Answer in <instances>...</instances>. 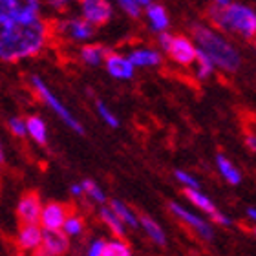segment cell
I'll use <instances>...</instances> for the list:
<instances>
[{
  "label": "cell",
  "instance_id": "1",
  "mask_svg": "<svg viewBox=\"0 0 256 256\" xmlns=\"http://www.w3.org/2000/svg\"><path fill=\"white\" fill-rule=\"evenodd\" d=\"M50 28L46 22L20 24L16 20H0V59L18 60L33 57L42 50Z\"/></svg>",
  "mask_w": 256,
  "mask_h": 256
},
{
  "label": "cell",
  "instance_id": "2",
  "mask_svg": "<svg viewBox=\"0 0 256 256\" xmlns=\"http://www.w3.org/2000/svg\"><path fill=\"white\" fill-rule=\"evenodd\" d=\"M208 18L212 24L230 33H242L249 42L254 38L256 15L247 6L230 4V2H214L208 8Z\"/></svg>",
  "mask_w": 256,
  "mask_h": 256
},
{
  "label": "cell",
  "instance_id": "3",
  "mask_svg": "<svg viewBox=\"0 0 256 256\" xmlns=\"http://www.w3.org/2000/svg\"><path fill=\"white\" fill-rule=\"evenodd\" d=\"M192 33L196 38L200 52L212 64H218L220 68H224L225 72H238L242 64L240 54L230 46L225 38H222L220 35H216L214 32H210L208 28L194 24L192 26Z\"/></svg>",
  "mask_w": 256,
  "mask_h": 256
},
{
  "label": "cell",
  "instance_id": "4",
  "mask_svg": "<svg viewBox=\"0 0 256 256\" xmlns=\"http://www.w3.org/2000/svg\"><path fill=\"white\" fill-rule=\"evenodd\" d=\"M40 196L37 190H28L22 194L18 207H16V216H18V224L22 225H37L40 220Z\"/></svg>",
  "mask_w": 256,
  "mask_h": 256
},
{
  "label": "cell",
  "instance_id": "5",
  "mask_svg": "<svg viewBox=\"0 0 256 256\" xmlns=\"http://www.w3.org/2000/svg\"><path fill=\"white\" fill-rule=\"evenodd\" d=\"M70 216H74V205H66V203L59 202H50L40 210V222L50 230H59V227H62Z\"/></svg>",
  "mask_w": 256,
  "mask_h": 256
},
{
  "label": "cell",
  "instance_id": "6",
  "mask_svg": "<svg viewBox=\"0 0 256 256\" xmlns=\"http://www.w3.org/2000/svg\"><path fill=\"white\" fill-rule=\"evenodd\" d=\"M32 84L35 86V88H37V92H38V96L42 97L44 99V102H48L50 106L54 108L55 112H57V116H59L60 119H62L64 123L68 124V126H72L75 130V132H79V134H84V130H82V126H80L79 123H77V121H75L74 118H72V114L68 112V110H66V108L62 106V104H60L59 101H57V99H55L54 96H52V92L48 90V86L44 84L42 80L38 79L37 75H33L32 77Z\"/></svg>",
  "mask_w": 256,
  "mask_h": 256
},
{
  "label": "cell",
  "instance_id": "7",
  "mask_svg": "<svg viewBox=\"0 0 256 256\" xmlns=\"http://www.w3.org/2000/svg\"><path fill=\"white\" fill-rule=\"evenodd\" d=\"M166 52L170 54V57L178 64H183V66H187V64H190L192 60L196 59V48L185 37H172Z\"/></svg>",
  "mask_w": 256,
  "mask_h": 256
},
{
  "label": "cell",
  "instance_id": "8",
  "mask_svg": "<svg viewBox=\"0 0 256 256\" xmlns=\"http://www.w3.org/2000/svg\"><path fill=\"white\" fill-rule=\"evenodd\" d=\"M82 13L84 20L94 24H106L112 16V6L108 2H99V0H84L82 2Z\"/></svg>",
  "mask_w": 256,
  "mask_h": 256
},
{
  "label": "cell",
  "instance_id": "9",
  "mask_svg": "<svg viewBox=\"0 0 256 256\" xmlns=\"http://www.w3.org/2000/svg\"><path fill=\"white\" fill-rule=\"evenodd\" d=\"M42 247L50 254L54 256H64L70 249L68 236L60 232V230H50L46 229L42 234Z\"/></svg>",
  "mask_w": 256,
  "mask_h": 256
},
{
  "label": "cell",
  "instance_id": "10",
  "mask_svg": "<svg viewBox=\"0 0 256 256\" xmlns=\"http://www.w3.org/2000/svg\"><path fill=\"white\" fill-rule=\"evenodd\" d=\"M104 59H106L108 72H110L114 77H118V79H130L134 75V66L128 62L126 59H123L121 55L106 52V54H104Z\"/></svg>",
  "mask_w": 256,
  "mask_h": 256
},
{
  "label": "cell",
  "instance_id": "11",
  "mask_svg": "<svg viewBox=\"0 0 256 256\" xmlns=\"http://www.w3.org/2000/svg\"><path fill=\"white\" fill-rule=\"evenodd\" d=\"M170 210L176 214L178 218H182L183 222H187V224H190L196 230H200L203 238H207V240H210V238H212V230H210V227H208L203 220H200L198 216H194V214H190L188 210H185L183 207H180L178 203H170Z\"/></svg>",
  "mask_w": 256,
  "mask_h": 256
},
{
  "label": "cell",
  "instance_id": "12",
  "mask_svg": "<svg viewBox=\"0 0 256 256\" xmlns=\"http://www.w3.org/2000/svg\"><path fill=\"white\" fill-rule=\"evenodd\" d=\"M18 244L22 249H37L42 244V234L37 225H22L18 230Z\"/></svg>",
  "mask_w": 256,
  "mask_h": 256
},
{
  "label": "cell",
  "instance_id": "13",
  "mask_svg": "<svg viewBox=\"0 0 256 256\" xmlns=\"http://www.w3.org/2000/svg\"><path fill=\"white\" fill-rule=\"evenodd\" d=\"M128 62L136 64V66H156V64L161 62V55L154 50H139V52H134L130 55V60Z\"/></svg>",
  "mask_w": 256,
  "mask_h": 256
},
{
  "label": "cell",
  "instance_id": "14",
  "mask_svg": "<svg viewBox=\"0 0 256 256\" xmlns=\"http://www.w3.org/2000/svg\"><path fill=\"white\" fill-rule=\"evenodd\" d=\"M70 35H74L75 38H88L96 33V28L92 26L90 22H86L84 18H75V20H70L68 26Z\"/></svg>",
  "mask_w": 256,
  "mask_h": 256
},
{
  "label": "cell",
  "instance_id": "15",
  "mask_svg": "<svg viewBox=\"0 0 256 256\" xmlns=\"http://www.w3.org/2000/svg\"><path fill=\"white\" fill-rule=\"evenodd\" d=\"M141 225L144 227V230L148 232L150 240H154L156 244H160V246H165V232L161 230V227L156 224L154 220L148 218L146 214H141Z\"/></svg>",
  "mask_w": 256,
  "mask_h": 256
},
{
  "label": "cell",
  "instance_id": "16",
  "mask_svg": "<svg viewBox=\"0 0 256 256\" xmlns=\"http://www.w3.org/2000/svg\"><path fill=\"white\" fill-rule=\"evenodd\" d=\"M26 128L30 130L32 138L35 139L38 144H46V126H44L42 119L37 118V116H32V118H28Z\"/></svg>",
  "mask_w": 256,
  "mask_h": 256
},
{
  "label": "cell",
  "instance_id": "17",
  "mask_svg": "<svg viewBox=\"0 0 256 256\" xmlns=\"http://www.w3.org/2000/svg\"><path fill=\"white\" fill-rule=\"evenodd\" d=\"M101 218L106 222V225L110 227V230H112L114 234L118 236L119 240H124L126 238V234H124V229H123V224H121V220L114 214L112 208H102L101 210Z\"/></svg>",
  "mask_w": 256,
  "mask_h": 256
},
{
  "label": "cell",
  "instance_id": "18",
  "mask_svg": "<svg viewBox=\"0 0 256 256\" xmlns=\"http://www.w3.org/2000/svg\"><path fill=\"white\" fill-rule=\"evenodd\" d=\"M183 194H185V196H187L188 200H190V202L194 203V205H196V207L203 208L205 212L214 214L216 210H218V208L214 207V203L210 202V200H208L207 196H203V194H200V192L194 190V188H187V190L183 192Z\"/></svg>",
  "mask_w": 256,
  "mask_h": 256
},
{
  "label": "cell",
  "instance_id": "19",
  "mask_svg": "<svg viewBox=\"0 0 256 256\" xmlns=\"http://www.w3.org/2000/svg\"><path fill=\"white\" fill-rule=\"evenodd\" d=\"M148 18L152 20V26L156 30H165L168 26V15H166V11L163 6H156V4H150L148 6Z\"/></svg>",
  "mask_w": 256,
  "mask_h": 256
},
{
  "label": "cell",
  "instance_id": "20",
  "mask_svg": "<svg viewBox=\"0 0 256 256\" xmlns=\"http://www.w3.org/2000/svg\"><path fill=\"white\" fill-rule=\"evenodd\" d=\"M104 54H106V50L102 48V46H99V44L84 46V48L80 50V57H82L88 64H92V66H97V64L101 62Z\"/></svg>",
  "mask_w": 256,
  "mask_h": 256
},
{
  "label": "cell",
  "instance_id": "21",
  "mask_svg": "<svg viewBox=\"0 0 256 256\" xmlns=\"http://www.w3.org/2000/svg\"><path fill=\"white\" fill-rule=\"evenodd\" d=\"M218 165H220V170H222V174H224L225 180H227L229 183H232V185H238V183L242 182L240 172L236 170L234 166H232V163H230L229 160H225L224 156H218Z\"/></svg>",
  "mask_w": 256,
  "mask_h": 256
},
{
  "label": "cell",
  "instance_id": "22",
  "mask_svg": "<svg viewBox=\"0 0 256 256\" xmlns=\"http://www.w3.org/2000/svg\"><path fill=\"white\" fill-rule=\"evenodd\" d=\"M112 210H114V214L121 220V224L124 222V224L132 225V227H138V220H136V216L128 210V207L124 203H121L119 200H112Z\"/></svg>",
  "mask_w": 256,
  "mask_h": 256
},
{
  "label": "cell",
  "instance_id": "23",
  "mask_svg": "<svg viewBox=\"0 0 256 256\" xmlns=\"http://www.w3.org/2000/svg\"><path fill=\"white\" fill-rule=\"evenodd\" d=\"M18 2H11V0H0V20H15L18 11H20Z\"/></svg>",
  "mask_w": 256,
  "mask_h": 256
},
{
  "label": "cell",
  "instance_id": "24",
  "mask_svg": "<svg viewBox=\"0 0 256 256\" xmlns=\"http://www.w3.org/2000/svg\"><path fill=\"white\" fill-rule=\"evenodd\" d=\"M84 229V220L80 218V216H70L66 222H64V230H66V234H72V236H77L82 232Z\"/></svg>",
  "mask_w": 256,
  "mask_h": 256
},
{
  "label": "cell",
  "instance_id": "25",
  "mask_svg": "<svg viewBox=\"0 0 256 256\" xmlns=\"http://www.w3.org/2000/svg\"><path fill=\"white\" fill-rule=\"evenodd\" d=\"M102 256H132V254H130V249H128L124 244L110 242V244H104Z\"/></svg>",
  "mask_w": 256,
  "mask_h": 256
},
{
  "label": "cell",
  "instance_id": "26",
  "mask_svg": "<svg viewBox=\"0 0 256 256\" xmlns=\"http://www.w3.org/2000/svg\"><path fill=\"white\" fill-rule=\"evenodd\" d=\"M196 59H198V62H200V68H198V77H200V79H207L208 75L212 74L214 64L210 62V60H208L207 57L200 52V50H196Z\"/></svg>",
  "mask_w": 256,
  "mask_h": 256
},
{
  "label": "cell",
  "instance_id": "27",
  "mask_svg": "<svg viewBox=\"0 0 256 256\" xmlns=\"http://www.w3.org/2000/svg\"><path fill=\"white\" fill-rule=\"evenodd\" d=\"M82 190H86L88 192V194H90L92 198H94V200H97V202H104V200H106V198H104V194H102L101 190H99V187H97L96 183L92 182V180H84V182H82Z\"/></svg>",
  "mask_w": 256,
  "mask_h": 256
},
{
  "label": "cell",
  "instance_id": "28",
  "mask_svg": "<svg viewBox=\"0 0 256 256\" xmlns=\"http://www.w3.org/2000/svg\"><path fill=\"white\" fill-rule=\"evenodd\" d=\"M97 110H99V114H101V118L104 119V121H106V123L110 124V126H114V128H118V126H119L118 119H116V118H114V116H112V114L108 112L106 106H104V104H102L101 101L97 102Z\"/></svg>",
  "mask_w": 256,
  "mask_h": 256
},
{
  "label": "cell",
  "instance_id": "29",
  "mask_svg": "<svg viewBox=\"0 0 256 256\" xmlns=\"http://www.w3.org/2000/svg\"><path fill=\"white\" fill-rule=\"evenodd\" d=\"M10 128H11V132L15 134L16 138H22L24 134H26V123L22 121V119L18 118H13L10 121Z\"/></svg>",
  "mask_w": 256,
  "mask_h": 256
},
{
  "label": "cell",
  "instance_id": "30",
  "mask_svg": "<svg viewBox=\"0 0 256 256\" xmlns=\"http://www.w3.org/2000/svg\"><path fill=\"white\" fill-rule=\"evenodd\" d=\"M119 6H121V8H123L124 11H126L128 15L134 16V18H139V15H141L138 2H128V0H123V2H121Z\"/></svg>",
  "mask_w": 256,
  "mask_h": 256
},
{
  "label": "cell",
  "instance_id": "31",
  "mask_svg": "<svg viewBox=\"0 0 256 256\" xmlns=\"http://www.w3.org/2000/svg\"><path fill=\"white\" fill-rule=\"evenodd\" d=\"M176 178L180 180V182H183V183H187V185H190L194 190L198 188V182L194 180V178H190L188 174H185V172H182V170H178L176 172Z\"/></svg>",
  "mask_w": 256,
  "mask_h": 256
},
{
  "label": "cell",
  "instance_id": "32",
  "mask_svg": "<svg viewBox=\"0 0 256 256\" xmlns=\"http://www.w3.org/2000/svg\"><path fill=\"white\" fill-rule=\"evenodd\" d=\"M102 249H104V242L97 240L96 244L90 247V252H88V256H102Z\"/></svg>",
  "mask_w": 256,
  "mask_h": 256
},
{
  "label": "cell",
  "instance_id": "33",
  "mask_svg": "<svg viewBox=\"0 0 256 256\" xmlns=\"http://www.w3.org/2000/svg\"><path fill=\"white\" fill-rule=\"evenodd\" d=\"M210 216H212V220H214V222H216V224L230 225V220L227 218V216H224V214H220L218 210H216V212H214V214H210Z\"/></svg>",
  "mask_w": 256,
  "mask_h": 256
},
{
  "label": "cell",
  "instance_id": "34",
  "mask_svg": "<svg viewBox=\"0 0 256 256\" xmlns=\"http://www.w3.org/2000/svg\"><path fill=\"white\" fill-rule=\"evenodd\" d=\"M160 40H161V44H163V48L166 50V48H168V44H170L172 37H170V35H168V33H163V35H161Z\"/></svg>",
  "mask_w": 256,
  "mask_h": 256
},
{
  "label": "cell",
  "instance_id": "35",
  "mask_svg": "<svg viewBox=\"0 0 256 256\" xmlns=\"http://www.w3.org/2000/svg\"><path fill=\"white\" fill-rule=\"evenodd\" d=\"M33 256H54V254H50L44 247H37V249H35V254H33Z\"/></svg>",
  "mask_w": 256,
  "mask_h": 256
},
{
  "label": "cell",
  "instance_id": "36",
  "mask_svg": "<svg viewBox=\"0 0 256 256\" xmlns=\"http://www.w3.org/2000/svg\"><path fill=\"white\" fill-rule=\"evenodd\" d=\"M72 194L79 196V194H82V188H80L79 185H74V187H72Z\"/></svg>",
  "mask_w": 256,
  "mask_h": 256
},
{
  "label": "cell",
  "instance_id": "37",
  "mask_svg": "<svg viewBox=\"0 0 256 256\" xmlns=\"http://www.w3.org/2000/svg\"><path fill=\"white\" fill-rule=\"evenodd\" d=\"M254 216H256V212H254V207H249V218H252V220H254Z\"/></svg>",
  "mask_w": 256,
  "mask_h": 256
},
{
  "label": "cell",
  "instance_id": "38",
  "mask_svg": "<svg viewBox=\"0 0 256 256\" xmlns=\"http://www.w3.org/2000/svg\"><path fill=\"white\" fill-rule=\"evenodd\" d=\"M0 163H4V152H2V144H0Z\"/></svg>",
  "mask_w": 256,
  "mask_h": 256
}]
</instances>
